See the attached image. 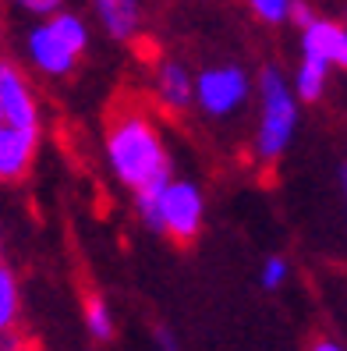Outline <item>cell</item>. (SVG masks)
<instances>
[{
	"instance_id": "17",
	"label": "cell",
	"mask_w": 347,
	"mask_h": 351,
	"mask_svg": "<svg viewBox=\"0 0 347 351\" xmlns=\"http://www.w3.org/2000/svg\"><path fill=\"white\" fill-rule=\"evenodd\" d=\"M312 18H316V11H312L309 4H305V0H294V14H291V22L301 29V25H309Z\"/></svg>"
},
{
	"instance_id": "19",
	"label": "cell",
	"mask_w": 347,
	"mask_h": 351,
	"mask_svg": "<svg viewBox=\"0 0 347 351\" xmlns=\"http://www.w3.org/2000/svg\"><path fill=\"white\" fill-rule=\"evenodd\" d=\"M309 351H347L344 344H337V341H330V337H319V341H312V348Z\"/></svg>"
},
{
	"instance_id": "1",
	"label": "cell",
	"mask_w": 347,
	"mask_h": 351,
	"mask_svg": "<svg viewBox=\"0 0 347 351\" xmlns=\"http://www.w3.org/2000/svg\"><path fill=\"white\" fill-rule=\"evenodd\" d=\"M103 156L117 184L135 195L142 189L174 178V156L167 149L159 121L142 103H117L103 128Z\"/></svg>"
},
{
	"instance_id": "23",
	"label": "cell",
	"mask_w": 347,
	"mask_h": 351,
	"mask_svg": "<svg viewBox=\"0 0 347 351\" xmlns=\"http://www.w3.org/2000/svg\"><path fill=\"white\" fill-rule=\"evenodd\" d=\"M0 252H4V249H0ZM0 266H4V263H0Z\"/></svg>"
},
{
	"instance_id": "2",
	"label": "cell",
	"mask_w": 347,
	"mask_h": 351,
	"mask_svg": "<svg viewBox=\"0 0 347 351\" xmlns=\"http://www.w3.org/2000/svg\"><path fill=\"white\" fill-rule=\"evenodd\" d=\"M298 125H301V99L294 93L291 75L277 64H266L255 78V132H252L255 163H262V167L280 163L294 146Z\"/></svg>"
},
{
	"instance_id": "3",
	"label": "cell",
	"mask_w": 347,
	"mask_h": 351,
	"mask_svg": "<svg viewBox=\"0 0 347 351\" xmlns=\"http://www.w3.org/2000/svg\"><path fill=\"white\" fill-rule=\"evenodd\" d=\"M138 220L156 234H167L177 245H192L206 227V192L192 178H167L153 189L135 192Z\"/></svg>"
},
{
	"instance_id": "21",
	"label": "cell",
	"mask_w": 347,
	"mask_h": 351,
	"mask_svg": "<svg viewBox=\"0 0 347 351\" xmlns=\"http://www.w3.org/2000/svg\"><path fill=\"white\" fill-rule=\"evenodd\" d=\"M337 181H340V192H344V199H347V163L337 171Z\"/></svg>"
},
{
	"instance_id": "13",
	"label": "cell",
	"mask_w": 347,
	"mask_h": 351,
	"mask_svg": "<svg viewBox=\"0 0 347 351\" xmlns=\"http://www.w3.org/2000/svg\"><path fill=\"white\" fill-rule=\"evenodd\" d=\"M18 280L11 270H4L0 266V348H4V341L14 334V323H18Z\"/></svg>"
},
{
	"instance_id": "5",
	"label": "cell",
	"mask_w": 347,
	"mask_h": 351,
	"mask_svg": "<svg viewBox=\"0 0 347 351\" xmlns=\"http://www.w3.org/2000/svg\"><path fill=\"white\" fill-rule=\"evenodd\" d=\"M252 89L255 82L241 64H209L195 75V110L206 121H231L244 110Z\"/></svg>"
},
{
	"instance_id": "11",
	"label": "cell",
	"mask_w": 347,
	"mask_h": 351,
	"mask_svg": "<svg viewBox=\"0 0 347 351\" xmlns=\"http://www.w3.org/2000/svg\"><path fill=\"white\" fill-rule=\"evenodd\" d=\"M330 64H322L319 57H309L301 53V60L294 64L291 71V82H294V93L301 103H319L326 96V89H330Z\"/></svg>"
},
{
	"instance_id": "10",
	"label": "cell",
	"mask_w": 347,
	"mask_h": 351,
	"mask_svg": "<svg viewBox=\"0 0 347 351\" xmlns=\"http://www.w3.org/2000/svg\"><path fill=\"white\" fill-rule=\"evenodd\" d=\"M92 11L114 43H131L142 32V0H92Z\"/></svg>"
},
{
	"instance_id": "8",
	"label": "cell",
	"mask_w": 347,
	"mask_h": 351,
	"mask_svg": "<svg viewBox=\"0 0 347 351\" xmlns=\"http://www.w3.org/2000/svg\"><path fill=\"white\" fill-rule=\"evenodd\" d=\"M301 53L319 57L333 71H347V25L316 14L309 25H301Z\"/></svg>"
},
{
	"instance_id": "14",
	"label": "cell",
	"mask_w": 347,
	"mask_h": 351,
	"mask_svg": "<svg viewBox=\"0 0 347 351\" xmlns=\"http://www.w3.org/2000/svg\"><path fill=\"white\" fill-rule=\"evenodd\" d=\"M244 8L262 25H287L294 14V0H244Z\"/></svg>"
},
{
	"instance_id": "20",
	"label": "cell",
	"mask_w": 347,
	"mask_h": 351,
	"mask_svg": "<svg viewBox=\"0 0 347 351\" xmlns=\"http://www.w3.org/2000/svg\"><path fill=\"white\" fill-rule=\"evenodd\" d=\"M156 344H159V351H177V348H174V337H170V330H163V326L156 330Z\"/></svg>"
},
{
	"instance_id": "15",
	"label": "cell",
	"mask_w": 347,
	"mask_h": 351,
	"mask_svg": "<svg viewBox=\"0 0 347 351\" xmlns=\"http://www.w3.org/2000/svg\"><path fill=\"white\" fill-rule=\"evenodd\" d=\"M287 280H291V263L283 256H266V263H262V270H259V284L266 287V291H280Z\"/></svg>"
},
{
	"instance_id": "22",
	"label": "cell",
	"mask_w": 347,
	"mask_h": 351,
	"mask_svg": "<svg viewBox=\"0 0 347 351\" xmlns=\"http://www.w3.org/2000/svg\"><path fill=\"white\" fill-rule=\"evenodd\" d=\"M4 135H8V125H0V146H4Z\"/></svg>"
},
{
	"instance_id": "4",
	"label": "cell",
	"mask_w": 347,
	"mask_h": 351,
	"mask_svg": "<svg viewBox=\"0 0 347 351\" xmlns=\"http://www.w3.org/2000/svg\"><path fill=\"white\" fill-rule=\"evenodd\" d=\"M89 50V25L75 11H57L50 18H39L25 39V53L36 71L47 78H68L78 60Z\"/></svg>"
},
{
	"instance_id": "7",
	"label": "cell",
	"mask_w": 347,
	"mask_h": 351,
	"mask_svg": "<svg viewBox=\"0 0 347 351\" xmlns=\"http://www.w3.org/2000/svg\"><path fill=\"white\" fill-rule=\"evenodd\" d=\"M149 93L163 114H185L195 107V71L177 57H159L153 64Z\"/></svg>"
},
{
	"instance_id": "6",
	"label": "cell",
	"mask_w": 347,
	"mask_h": 351,
	"mask_svg": "<svg viewBox=\"0 0 347 351\" xmlns=\"http://www.w3.org/2000/svg\"><path fill=\"white\" fill-rule=\"evenodd\" d=\"M0 125L39 128V103L25 71L14 60L0 57Z\"/></svg>"
},
{
	"instance_id": "16",
	"label": "cell",
	"mask_w": 347,
	"mask_h": 351,
	"mask_svg": "<svg viewBox=\"0 0 347 351\" xmlns=\"http://www.w3.org/2000/svg\"><path fill=\"white\" fill-rule=\"evenodd\" d=\"M25 14H36V18H50L57 11H64V0H14Z\"/></svg>"
},
{
	"instance_id": "12",
	"label": "cell",
	"mask_w": 347,
	"mask_h": 351,
	"mask_svg": "<svg viewBox=\"0 0 347 351\" xmlns=\"http://www.w3.org/2000/svg\"><path fill=\"white\" fill-rule=\"evenodd\" d=\"M81 316H86V330L92 341H114L117 334V323H114V313L103 295H86V305H81Z\"/></svg>"
},
{
	"instance_id": "18",
	"label": "cell",
	"mask_w": 347,
	"mask_h": 351,
	"mask_svg": "<svg viewBox=\"0 0 347 351\" xmlns=\"http://www.w3.org/2000/svg\"><path fill=\"white\" fill-rule=\"evenodd\" d=\"M0 351H43L39 344H32V341H25V337H18V334H11L8 341H4V348Z\"/></svg>"
},
{
	"instance_id": "9",
	"label": "cell",
	"mask_w": 347,
	"mask_h": 351,
	"mask_svg": "<svg viewBox=\"0 0 347 351\" xmlns=\"http://www.w3.org/2000/svg\"><path fill=\"white\" fill-rule=\"evenodd\" d=\"M39 153V128H11L4 135V146H0V184H14L22 181Z\"/></svg>"
}]
</instances>
